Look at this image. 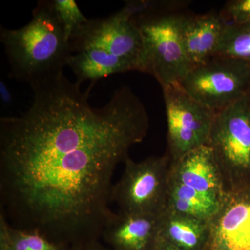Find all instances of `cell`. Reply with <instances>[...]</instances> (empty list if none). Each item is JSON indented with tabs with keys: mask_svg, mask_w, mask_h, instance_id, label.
<instances>
[{
	"mask_svg": "<svg viewBox=\"0 0 250 250\" xmlns=\"http://www.w3.org/2000/svg\"><path fill=\"white\" fill-rule=\"evenodd\" d=\"M63 72L31 85L30 106L0 118V213L13 228L69 248L100 241L117 166L142 142L149 118L129 87L101 107Z\"/></svg>",
	"mask_w": 250,
	"mask_h": 250,
	"instance_id": "6da1fadb",
	"label": "cell"
},
{
	"mask_svg": "<svg viewBox=\"0 0 250 250\" xmlns=\"http://www.w3.org/2000/svg\"><path fill=\"white\" fill-rule=\"evenodd\" d=\"M127 1L124 7L106 17L92 18L69 39L67 67L82 84L116 74L142 70L143 43L131 18Z\"/></svg>",
	"mask_w": 250,
	"mask_h": 250,
	"instance_id": "7a4b0ae2",
	"label": "cell"
},
{
	"mask_svg": "<svg viewBox=\"0 0 250 250\" xmlns=\"http://www.w3.org/2000/svg\"><path fill=\"white\" fill-rule=\"evenodd\" d=\"M9 77L29 85L58 76L67 67L70 48L52 0L38 1L32 18L19 29L0 27Z\"/></svg>",
	"mask_w": 250,
	"mask_h": 250,
	"instance_id": "3957f363",
	"label": "cell"
},
{
	"mask_svg": "<svg viewBox=\"0 0 250 250\" xmlns=\"http://www.w3.org/2000/svg\"><path fill=\"white\" fill-rule=\"evenodd\" d=\"M127 2L143 39L141 72L155 77L162 89L180 84L191 70L182 36L187 1Z\"/></svg>",
	"mask_w": 250,
	"mask_h": 250,
	"instance_id": "277c9868",
	"label": "cell"
},
{
	"mask_svg": "<svg viewBox=\"0 0 250 250\" xmlns=\"http://www.w3.org/2000/svg\"><path fill=\"white\" fill-rule=\"evenodd\" d=\"M208 146L226 192L250 187V94L215 114Z\"/></svg>",
	"mask_w": 250,
	"mask_h": 250,
	"instance_id": "5b68a950",
	"label": "cell"
},
{
	"mask_svg": "<svg viewBox=\"0 0 250 250\" xmlns=\"http://www.w3.org/2000/svg\"><path fill=\"white\" fill-rule=\"evenodd\" d=\"M121 178L113 185L112 202L126 214L159 215L167 207L171 160L168 154L139 162L128 157Z\"/></svg>",
	"mask_w": 250,
	"mask_h": 250,
	"instance_id": "8992f818",
	"label": "cell"
},
{
	"mask_svg": "<svg viewBox=\"0 0 250 250\" xmlns=\"http://www.w3.org/2000/svg\"><path fill=\"white\" fill-rule=\"evenodd\" d=\"M180 85L197 103L217 113L250 94V64L215 55L192 67Z\"/></svg>",
	"mask_w": 250,
	"mask_h": 250,
	"instance_id": "52a82bcc",
	"label": "cell"
},
{
	"mask_svg": "<svg viewBox=\"0 0 250 250\" xmlns=\"http://www.w3.org/2000/svg\"><path fill=\"white\" fill-rule=\"evenodd\" d=\"M167 125V151L172 162L208 146L215 114L191 98L180 84L163 89Z\"/></svg>",
	"mask_w": 250,
	"mask_h": 250,
	"instance_id": "ba28073f",
	"label": "cell"
},
{
	"mask_svg": "<svg viewBox=\"0 0 250 250\" xmlns=\"http://www.w3.org/2000/svg\"><path fill=\"white\" fill-rule=\"evenodd\" d=\"M209 226L207 250H250V187L227 192Z\"/></svg>",
	"mask_w": 250,
	"mask_h": 250,
	"instance_id": "9c48e42d",
	"label": "cell"
},
{
	"mask_svg": "<svg viewBox=\"0 0 250 250\" xmlns=\"http://www.w3.org/2000/svg\"><path fill=\"white\" fill-rule=\"evenodd\" d=\"M170 177L220 205L226 195L223 177L208 146L171 161Z\"/></svg>",
	"mask_w": 250,
	"mask_h": 250,
	"instance_id": "30bf717a",
	"label": "cell"
},
{
	"mask_svg": "<svg viewBox=\"0 0 250 250\" xmlns=\"http://www.w3.org/2000/svg\"><path fill=\"white\" fill-rule=\"evenodd\" d=\"M161 215L115 213L101 238L111 250H152L159 239Z\"/></svg>",
	"mask_w": 250,
	"mask_h": 250,
	"instance_id": "8fae6325",
	"label": "cell"
},
{
	"mask_svg": "<svg viewBox=\"0 0 250 250\" xmlns=\"http://www.w3.org/2000/svg\"><path fill=\"white\" fill-rule=\"evenodd\" d=\"M226 26L223 16L215 13L187 14L182 36L191 69L216 55Z\"/></svg>",
	"mask_w": 250,
	"mask_h": 250,
	"instance_id": "7c38bea8",
	"label": "cell"
},
{
	"mask_svg": "<svg viewBox=\"0 0 250 250\" xmlns=\"http://www.w3.org/2000/svg\"><path fill=\"white\" fill-rule=\"evenodd\" d=\"M209 222L165 210L161 216L159 240L181 250H207Z\"/></svg>",
	"mask_w": 250,
	"mask_h": 250,
	"instance_id": "4fadbf2b",
	"label": "cell"
},
{
	"mask_svg": "<svg viewBox=\"0 0 250 250\" xmlns=\"http://www.w3.org/2000/svg\"><path fill=\"white\" fill-rule=\"evenodd\" d=\"M219 206L216 202L170 177L166 210L210 222Z\"/></svg>",
	"mask_w": 250,
	"mask_h": 250,
	"instance_id": "5bb4252c",
	"label": "cell"
},
{
	"mask_svg": "<svg viewBox=\"0 0 250 250\" xmlns=\"http://www.w3.org/2000/svg\"><path fill=\"white\" fill-rule=\"evenodd\" d=\"M40 233L13 228L0 213V250H65Z\"/></svg>",
	"mask_w": 250,
	"mask_h": 250,
	"instance_id": "9a60e30c",
	"label": "cell"
},
{
	"mask_svg": "<svg viewBox=\"0 0 250 250\" xmlns=\"http://www.w3.org/2000/svg\"><path fill=\"white\" fill-rule=\"evenodd\" d=\"M216 55L233 57L250 64V23L227 24Z\"/></svg>",
	"mask_w": 250,
	"mask_h": 250,
	"instance_id": "2e32d148",
	"label": "cell"
},
{
	"mask_svg": "<svg viewBox=\"0 0 250 250\" xmlns=\"http://www.w3.org/2000/svg\"><path fill=\"white\" fill-rule=\"evenodd\" d=\"M52 2L69 41L74 32L88 18L81 11L75 0H52Z\"/></svg>",
	"mask_w": 250,
	"mask_h": 250,
	"instance_id": "e0dca14e",
	"label": "cell"
},
{
	"mask_svg": "<svg viewBox=\"0 0 250 250\" xmlns=\"http://www.w3.org/2000/svg\"><path fill=\"white\" fill-rule=\"evenodd\" d=\"M223 12L232 23H250V0L228 1Z\"/></svg>",
	"mask_w": 250,
	"mask_h": 250,
	"instance_id": "ac0fdd59",
	"label": "cell"
},
{
	"mask_svg": "<svg viewBox=\"0 0 250 250\" xmlns=\"http://www.w3.org/2000/svg\"><path fill=\"white\" fill-rule=\"evenodd\" d=\"M65 250H111L107 246H103L100 241L92 242L82 246L71 247Z\"/></svg>",
	"mask_w": 250,
	"mask_h": 250,
	"instance_id": "d6986e66",
	"label": "cell"
},
{
	"mask_svg": "<svg viewBox=\"0 0 250 250\" xmlns=\"http://www.w3.org/2000/svg\"><path fill=\"white\" fill-rule=\"evenodd\" d=\"M152 250H181L178 248H175V247L171 246L168 243H166V242L161 241V240L158 239L156 242L155 246L154 247Z\"/></svg>",
	"mask_w": 250,
	"mask_h": 250,
	"instance_id": "ffe728a7",
	"label": "cell"
},
{
	"mask_svg": "<svg viewBox=\"0 0 250 250\" xmlns=\"http://www.w3.org/2000/svg\"></svg>",
	"mask_w": 250,
	"mask_h": 250,
	"instance_id": "44dd1931",
	"label": "cell"
},
{
	"mask_svg": "<svg viewBox=\"0 0 250 250\" xmlns=\"http://www.w3.org/2000/svg\"></svg>",
	"mask_w": 250,
	"mask_h": 250,
	"instance_id": "7402d4cb",
	"label": "cell"
}]
</instances>
